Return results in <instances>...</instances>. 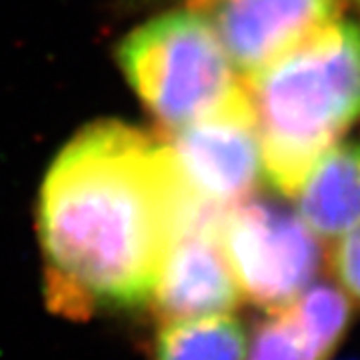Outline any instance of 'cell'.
Returning a JSON list of instances; mask_svg holds the SVG:
<instances>
[{"label": "cell", "instance_id": "277c9868", "mask_svg": "<svg viewBox=\"0 0 360 360\" xmlns=\"http://www.w3.org/2000/svg\"><path fill=\"white\" fill-rule=\"evenodd\" d=\"M219 243L240 296L269 310L288 304L321 269L319 238L298 214L269 202L229 208Z\"/></svg>", "mask_w": 360, "mask_h": 360}, {"label": "cell", "instance_id": "3957f363", "mask_svg": "<svg viewBox=\"0 0 360 360\" xmlns=\"http://www.w3.org/2000/svg\"><path fill=\"white\" fill-rule=\"evenodd\" d=\"M118 58L132 89L168 130L217 110L240 89L214 26L196 13L165 14L134 30Z\"/></svg>", "mask_w": 360, "mask_h": 360}, {"label": "cell", "instance_id": "52a82bcc", "mask_svg": "<svg viewBox=\"0 0 360 360\" xmlns=\"http://www.w3.org/2000/svg\"><path fill=\"white\" fill-rule=\"evenodd\" d=\"M150 298L165 321L229 314L240 290L220 248L219 234L186 232L168 246Z\"/></svg>", "mask_w": 360, "mask_h": 360}, {"label": "cell", "instance_id": "5b68a950", "mask_svg": "<svg viewBox=\"0 0 360 360\" xmlns=\"http://www.w3.org/2000/svg\"><path fill=\"white\" fill-rule=\"evenodd\" d=\"M165 142L182 188L202 205L229 210L245 202L262 172L245 84L217 110L170 130Z\"/></svg>", "mask_w": 360, "mask_h": 360}, {"label": "cell", "instance_id": "7c38bea8", "mask_svg": "<svg viewBox=\"0 0 360 360\" xmlns=\"http://www.w3.org/2000/svg\"><path fill=\"white\" fill-rule=\"evenodd\" d=\"M200 2H208V0H200Z\"/></svg>", "mask_w": 360, "mask_h": 360}, {"label": "cell", "instance_id": "7a4b0ae2", "mask_svg": "<svg viewBox=\"0 0 360 360\" xmlns=\"http://www.w3.org/2000/svg\"><path fill=\"white\" fill-rule=\"evenodd\" d=\"M262 172L296 196L312 167L360 118V22L333 20L248 75Z\"/></svg>", "mask_w": 360, "mask_h": 360}, {"label": "cell", "instance_id": "8fae6325", "mask_svg": "<svg viewBox=\"0 0 360 360\" xmlns=\"http://www.w3.org/2000/svg\"><path fill=\"white\" fill-rule=\"evenodd\" d=\"M328 264L336 288L352 304H360V224L336 238Z\"/></svg>", "mask_w": 360, "mask_h": 360}, {"label": "cell", "instance_id": "9c48e42d", "mask_svg": "<svg viewBox=\"0 0 360 360\" xmlns=\"http://www.w3.org/2000/svg\"><path fill=\"white\" fill-rule=\"evenodd\" d=\"M298 219L316 238H340L360 224V141L328 148L304 179Z\"/></svg>", "mask_w": 360, "mask_h": 360}, {"label": "cell", "instance_id": "ba28073f", "mask_svg": "<svg viewBox=\"0 0 360 360\" xmlns=\"http://www.w3.org/2000/svg\"><path fill=\"white\" fill-rule=\"evenodd\" d=\"M352 302L336 286L310 284L258 324L246 360H330L350 328Z\"/></svg>", "mask_w": 360, "mask_h": 360}, {"label": "cell", "instance_id": "8992f818", "mask_svg": "<svg viewBox=\"0 0 360 360\" xmlns=\"http://www.w3.org/2000/svg\"><path fill=\"white\" fill-rule=\"evenodd\" d=\"M210 20L234 68L246 77L338 18L340 0H208ZM206 2V4H208Z\"/></svg>", "mask_w": 360, "mask_h": 360}, {"label": "cell", "instance_id": "30bf717a", "mask_svg": "<svg viewBox=\"0 0 360 360\" xmlns=\"http://www.w3.org/2000/svg\"><path fill=\"white\" fill-rule=\"evenodd\" d=\"M248 336L229 314L168 321L156 335L153 360H246Z\"/></svg>", "mask_w": 360, "mask_h": 360}, {"label": "cell", "instance_id": "6da1fadb", "mask_svg": "<svg viewBox=\"0 0 360 360\" xmlns=\"http://www.w3.org/2000/svg\"><path fill=\"white\" fill-rule=\"evenodd\" d=\"M198 206L167 142L116 120L86 127L40 193L49 307L84 319L148 300L168 246Z\"/></svg>", "mask_w": 360, "mask_h": 360}]
</instances>
